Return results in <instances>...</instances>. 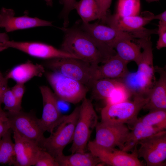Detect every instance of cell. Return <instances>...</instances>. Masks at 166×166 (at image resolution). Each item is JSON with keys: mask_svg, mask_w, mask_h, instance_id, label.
Instances as JSON below:
<instances>
[{"mask_svg": "<svg viewBox=\"0 0 166 166\" xmlns=\"http://www.w3.org/2000/svg\"><path fill=\"white\" fill-rule=\"evenodd\" d=\"M160 129L147 125L137 119L130 131L122 150L128 152L136 148L138 142L149 136L162 131Z\"/></svg>", "mask_w": 166, "mask_h": 166, "instance_id": "22", "label": "cell"}, {"mask_svg": "<svg viewBox=\"0 0 166 166\" xmlns=\"http://www.w3.org/2000/svg\"><path fill=\"white\" fill-rule=\"evenodd\" d=\"M34 166H59L55 158L42 148L40 151Z\"/></svg>", "mask_w": 166, "mask_h": 166, "instance_id": "31", "label": "cell"}, {"mask_svg": "<svg viewBox=\"0 0 166 166\" xmlns=\"http://www.w3.org/2000/svg\"><path fill=\"white\" fill-rule=\"evenodd\" d=\"M79 106L69 114L63 116L56 130L45 137L40 146L55 158L63 153L65 147L72 141L78 117Z\"/></svg>", "mask_w": 166, "mask_h": 166, "instance_id": "5", "label": "cell"}, {"mask_svg": "<svg viewBox=\"0 0 166 166\" xmlns=\"http://www.w3.org/2000/svg\"><path fill=\"white\" fill-rule=\"evenodd\" d=\"M8 35L5 33L0 32V43H2L9 40Z\"/></svg>", "mask_w": 166, "mask_h": 166, "instance_id": "39", "label": "cell"}, {"mask_svg": "<svg viewBox=\"0 0 166 166\" xmlns=\"http://www.w3.org/2000/svg\"><path fill=\"white\" fill-rule=\"evenodd\" d=\"M60 29L64 34L61 49L92 64L106 61L103 47L79 27H63Z\"/></svg>", "mask_w": 166, "mask_h": 166, "instance_id": "2", "label": "cell"}, {"mask_svg": "<svg viewBox=\"0 0 166 166\" xmlns=\"http://www.w3.org/2000/svg\"><path fill=\"white\" fill-rule=\"evenodd\" d=\"M9 48L18 49L33 57L47 60L61 57L77 58L61 49L41 42L9 40L0 43V52Z\"/></svg>", "mask_w": 166, "mask_h": 166, "instance_id": "11", "label": "cell"}, {"mask_svg": "<svg viewBox=\"0 0 166 166\" xmlns=\"http://www.w3.org/2000/svg\"><path fill=\"white\" fill-rule=\"evenodd\" d=\"M132 94L122 82L113 91L110 97L106 100V104H114L129 100Z\"/></svg>", "mask_w": 166, "mask_h": 166, "instance_id": "29", "label": "cell"}, {"mask_svg": "<svg viewBox=\"0 0 166 166\" xmlns=\"http://www.w3.org/2000/svg\"><path fill=\"white\" fill-rule=\"evenodd\" d=\"M13 133L17 166H34L42 148L37 142Z\"/></svg>", "mask_w": 166, "mask_h": 166, "instance_id": "17", "label": "cell"}, {"mask_svg": "<svg viewBox=\"0 0 166 166\" xmlns=\"http://www.w3.org/2000/svg\"><path fill=\"white\" fill-rule=\"evenodd\" d=\"M129 100L114 104H106L101 109V121L114 124L132 125L137 121L140 111L148 101V97L134 96Z\"/></svg>", "mask_w": 166, "mask_h": 166, "instance_id": "4", "label": "cell"}, {"mask_svg": "<svg viewBox=\"0 0 166 166\" xmlns=\"http://www.w3.org/2000/svg\"><path fill=\"white\" fill-rule=\"evenodd\" d=\"M46 77L57 99L76 104L86 97L89 90L86 86L57 72H47Z\"/></svg>", "mask_w": 166, "mask_h": 166, "instance_id": "7", "label": "cell"}, {"mask_svg": "<svg viewBox=\"0 0 166 166\" xmlns=\"http://www.w3.org/2000/svg\"><path fill=\"white\" fill-rule=\"evenodd\" d=\"M10 130L0 139V164L17 166L14 143L11 139Z\"/></svg>", "mask_w": 166, "mask_h": 166, "instance_id": "26", "label": "cell"}, {"mask_svg": "<svg viewBox=\"0 0 166 166\" xmlns=\"http://www.w3.org/2000/svg\"><path fill=\"white\" fill-rule=\"evenodd\" d=\"M153 19H158L161 22H166V11L156 15H153Z\"/></svg>", "mask_w": 166, "mask_h": 166, "instance_id": "37", "label": "cell"}, {"mask_svg": "<svg viewBox=\"0 0 166 166\" xmlns=\"http://www.w3.org/2000/svg\"><path fill=\"white\" fill-rule=\"evenodd\" d=\"M55 159L59 166H94L101 163L90 152H77L68 156L63 154Z\"/></svg>", "mask_w": 166, "mask_h": 166, "instance_id": "23", "label": "cell"}, {"mask_svg": "<svg viewBox=\"0 0 166 166\" xmlns=\"http://www.w3.org/2000/svg\"><path fill=\"white\" fill-rule=\"evenodd\" d=\"M10 128V120L6 112L0 109V139Z\"/></svg>", "mask_w": 166, "mask_h": 166, "instance_id": "34", "label": "cell"}, {"mask_svg": "<svg viewBox=\"0 0 166 166\" xmlns=\"http://www.w3.org/2000/svg\"><path fill=\"white\" fill-rule=\"evenodd\" d=\"M79 28L97 42L112 55L116 54L113 48L114 43L119 36L125 33L109 26L97 23L82 22Z\"/></svg>", "mask_w": 166, "mask_h": 166, "instance_id": "16", "label": "cell"}, {"mask_svg": "<svg viewBox=\"0 0 166 166\" xmlns=\"http://www.w3.org/2000/svg\"><path fill=\"white\" fill-rule=\"evenodd\" d=\"M145 0L148 2H152L158 1L159 0Z\"/></svg>", "mask_w": 166, "mask_h": 166, "instance_id": "42", "label": "cell"}, {"mask_svg": "<svg viewBox=\"0 0 166 166\" xmlns=\"http://www.w3.org/2000/svg\"><path fill=\"white\" fill-rule=\"evenodd\" d=\"M135 41L143 49L141 59L137 65V70L134 73L129 72L121 80L132 96H148L156 81L152 42L150 36Z\"/></svg>", "mask_w": 166, "mask_h": 166, "instance_id": "1", "label": "cell"}, {"mask_svg": "<svg viewBox=\"0 0 166 166\" xmlns=\"http://www.w3.org/2000/svg\"><path fill=\"white\" fill-rule=\"evenodd\" d=\"M11 89L18 101L22 104V98L25 91L24 84L16 83Z\"/></svg>", "mask_w": 166, "mask_h": 166, "instance_id": "36", "label": "cell"}, {"mask_svg": "<svg viewBox=\"0 0 166 166\" xmlns=\"http://www.w3.org/2000/svg\"><path fill=\"white\" fill-rule=\"evenodd\" d=\"M8 80L4 77L0 71V81L4 85L7 86Z\"/></svg>", "mask_w": 166, "mask_h": 166, "instance_id": "40", "label": "cell"}, {"mask_svg": "<svg viewBox=\"0 0 166 166\" xmlns=\"http://www.w3.org/2000/svg\"><path fill=\"white\" fill-rule=\"evenodd\" d=\"M7 88V86L4 85L0 81V109H1L2 99L4 91Z\"/></svg>", "mask_w": 166, "mask_h": 166, "instance_id": "38", "label": "cell"}, {"mask_svg": "<svg viewBox=\"0 0 166 166\" xmlns=\"http://www.w3.org/2000/svg\"><path fill=\"white\" fill-rule=\"evenodd\" d=\"M140 7V0H118L114 15L119 17L138 15Z\"/></svg>", "mask_w": 166, "mask_h": 166, "instance_id": "28", "label": "cell"}, {"mask_svg": "<svg viewBox=\"0 0 166 166\" xmlns=\"http://www.w3.org/2000/svg\"><path fill=\"white\" fill-rule=\"evenodd\" d=\"M96 135L93 141L96 144L105 147H118L122 150L130 132L124 124H114L101 121L95 127Z\"/></svg>", "mask_w": 166, "mask_h": 166, "instance_id": "13", "label": "cell"}, {"mask_svg": "<svg viewBox=\"0 0 166 166\" xmlns=\"http://www.w3.org/2000/svg\"><path fill=\"white\" fill-rule=\"evenodd\" d=\"M140 146L133 152L144 159L148 166L164 165L166 159V132H159L140 141Z\"/></svg>", "mask_w": 166, "mask_h": 166, "instance_id": "9", "label": "cell"}, {"mask_svg": "<svg viewBox=\"0 0 166 166\" xmlns=\"http://www.w3.org/2000/svg\"><path fill=\"white\" fill-rule=\"evenodd\" d=\"M40 89L43 104V109L40 122L44 131L52 133L61 122L63 116L58 107L57 99L50 89L45 85Z\"/></svg>", "mask_w": 166, "mask_h": 166, "instance_id": "14", "label": "cell"}, {"mask_svg": "<svg viewBox=\"0 0 166 166\" xmlns=\"http://www.w3.org/2000/svg\"><path fill=\"white\" fill-rule=\"evenodd\" d=\"M90 152L97 157L101 163L113 166H141L144 164L138 159L136 153H128L115 148L99 146L93 141L87 145Z\"/></svg>", "mask_w": 166, "mask_h": 166, "instance_id": "12", "label": "cell"}, {"mask_svg": "<svg viewBox=\"0 0 166 166\" xmlns=\"http://www.w3.org/2000/svg\"><path fill=\"white\" fill-rule=\"evenodd\" d=\"M78 15L84 23L100 19V13L95 0H81L75 3L74 6Z\"/></svg>", "mask_w": 166, "mask_h": 166, "instance_id": "25", "label": "cell"}, {"mask_svg": "<svg viewBox=\"0 0 166 166\" xmlns=\"http://www.w3.org/2000/svg\"><path fill=\"white\" fill-rule=\"evenodd\" d=\"M154 14L144 12L141 16L119 17L108 14L105 23L120 31L128 33L134 38H140L157 33V29L150 30L144 26L153 19Z\"/></svg>", "mask_w": 166, "mask_h": 166, "instance_id": "8", "label": "cell"}, {"mask_svg": "<svg viewBox=\"0 0 166 166\" xmlns=\"http://www.w3.org/2000/svg\"><path fill=\"white\" fill-rule=\"evenodd\" d=\"M122 83L120 78H104L96 80L89 89L92 97L94 99L106 100L113 90Z\"/></svg>", "mask_w": 166, "mask_h": 166, "instance_id": "24", "label": "cell"}, {"mask_svg": "<svg viewBox=\"0 0 166 166\" xmlns=\"http://www.w3.org/2000/svg\"><path fill=\"white\" fill-rule=\"evenodd\" d=\"M134 39L132 35L125 32L116 39L113 48L123 60L128 63L133 61L137 65L141 58V48L138 44L132 42Z\"/></svg>", "mask_w": 166, "mask_h": 166, "instance_id": "19", "label": "cell"}, {"mask_svg": "<svg viewBox=\"0 0 166 166\" xmlns=\"http://www.w3.org/2000/svg\"><path fill=\"white\" fill-rule=\"evenodd\" d=\"M15 15L13 10L2 8L0 10V27L4 28L6 32H10L37 27L53 26L52 22L30 17L26 14L18 17H15Z\"/></svg>", "mask_w": 166, "mask_h": 166, "instance_id": "15", "label": "cell"}, {"mask_svg": "<svg viewBox=\"0 0 166 166\" xmlns=\"http://www.w3.org/2000/svg\"><path fill=\"white\" fill-rule=\"evenodd\" d=\"M2 102L4 109L9 113L16 112L21 110V104L18 101L11 89L6 88L4 91Z\"/></svg>", "mask_w": 166, "mask_h": 166, "instance_id": "30", "label": "cell"}, {"mask_svg": "<svg viewBox=\"0 0 166 166\" xmlns=\"http://www.w3.org/2000/svg\"><path fill=\"white\" fill-rule=\"evenodd\" d=\"M128 63L121 59L117 54L110 57L103 64L96 67L95 81L104 79H120L123 78L129 72Z\"/></svg>", "mask_w": 166, "mask_h": 166, "instance_id": "20", "label": "cell"}, {"mask_svg": "<svg viewBox=\"0 0 166 166\" xmlns=\"http://www.w3.org/2000/svg\"><path fill=\"white\" fill-rule=\"evenodd\" d=\"M138 120L147 125L164 130L166 128V110L149 111L148 114Z\"/></svg>", "mask_w": 166, "mask_h": 166, "instance_id": "27", "label": "cell"}, {"mask_svg": "<svg viewBox=\"0 0 166 166\" xmlns=\"http://www.w3.org/2000/svg\"><path fill=\"white\" fill-rule=\"evenodd\" d=\"M46 2L47 5L49 6H52V0H44Z\"/></svg>", "mask_w": 166, "mask_h": 166, "instance_id": "41", "label": "cell"}, {"mask_svg": "<svg viewBox=\"0 0 166 166\" xmlns=\"http://www.w3.org/2000/svg\"><path fill=\"white\" fill-rule=\"evenodd\" d=\"M157 33L158 34L159 39L156 48L159 50L166 47V22L159 21Z\"/></svg>", "mask_w": 166, "mask_h": 166, "instance_id": "33", "label": "cell"}, {"mask_svg": "<svg viewBox=\"0 0 166 166\" xmlns=\"http://www.w3.org/2000/svg\"><path fill=\"white\" fill-rule=\"evenodd\" d=\"M42 65L53 71L79 81L89 89L95 81L96 69L98 64L74 58L61 57L47 60Z\"/></svg>", "mask_w": 166, "mask_h": 166, "instance_id": "3", "label": "cell"}, {"mask_svg": "<svg viewBox=\"0 0 166 166\" xmlns=\"http://www.w3.org/2000/svg\"><path fill=\"white\" fill-rule=\"evenodd\" d=\"M9 118L10 129L20 135L37 142L40 145L45 138V131L41 124L40 119L33 113L22 110L14 113L6 112Z\"/></svg>", "mask_w": 166, "mask_h": 166, "instance_id": "10", "label": "cell"}, {"mask_svg": "<svg viewBox=\"0 0 166 166\" xmlns=\"http://www.w3.org/2000/svg\"><path fill=\"white\" fill-rule=\"evenodd\" d=\"M45 67L42 64H34L30 61L14 67L5 77L12 79L17 83L24 84L35 77H40L45 73Z\"/></svg>", "mask_w": 166, "mask_h": 166, "instance_id": "21", "label": "cell"}, {"mask_svg": "<svg viewBox=\"0 0 166 166\" xmlns=\"http://www.w3.org/2000/svg\"><path fill=\"white\" fill-rule=\"evenodd\" d=\"M98 122V117L91 100L85 97L79 106L73 143L69 149L71 153L85 152L91 134Z\"/></svg>", "mask_w": 166, "mask_h": 166, "instance_id": "6", "label": "cell"}, {"mask_svg": "<svg viewBox=\"0 0 166 166\" xmlns=\"http://www.w3.org/2000/svg\"><path fill=\"white\" fill-rule=\"evenodd\" d=\"M112 0H95L98 6L100 13L99 19L105 23L108 14V11Z\"/></svg>", "mask_w": 166, "mask_h": 166, "instance_id": "35", "label": "cell"}, {"mask_svg": "<svg viewBox=\"0 0 166 166\" xmlns=\"http://www.w3.org/2000/svg\"><path fill=\"white\" fill-rule=\"evenodd\" d=\"M60 3L63 5V8L61 16L64 20L63 27H67L69 23V15L74 9V6L76 0H59Z\"/></svg>", "mask_w": 166, "mask_h": 166, "instance_id": "32", "label": "cell"}, {"mask_svg": "<svg viewBox=\"0 0 166 166\" xmlns=\"http://www.w3.org/2000/svg\"><path fill=\"white\" fill-rule=\"evenodd\" d=\"M155 69L159 77L149 92L148 100L143 108L145 110H166V68L156 66Z\"/></svg>", "mask_w": 166, "mask_h": 166, "instance_id": "18", "label": "cell"}]
</instances>
